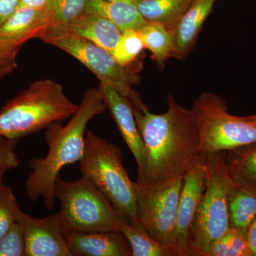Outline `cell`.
Listing matches in <instances>:
<instances>
[{
  "mask_svg": "<svg viewBox=\"0 0 256 256\" xmlns=\"http://www.w3.org/2000/svg\"><path fill=\"white\" fill-rule=\"evenodd\" d=\"M87 12L98 13L108 18L122 32L138 31L146 23L136 4L130 2L88 0Z\"/></svg>",
  "mask_w": 256,
  "mask_h": 256,
  "instance_id": "ac0fdd59",
  "label": "cell"
},
{
  "mask_svg": "<svg viewBox=\"0 0 256 256\" xmlns=\"http://www.w3.org/2000/svg\"><path fill=\"white\" fill-rule=\"evenodd\" d=\"M134 114L146 152V168L138 175L137 184L154 186L184 178L201 154L192 109L170 95L164 114H152L148 108Z\"/></svg>",
  "mask_w": 256,
  "mask_h": 256,
  "instance_id": "6da1fadb",
  "label": "cell"
},
{
  "mask_svg": "<svg viewBox=\"0 0 256 256\" xmlns=\"http://www.w3.org/2000/svg\"><path fill=\"white\" fill-rule=\"evenodd\" d=\"M88 4V0H50L46 9L52 20L50 28H68L86 12Z\"/></svg>",
  "mask_w": 256,
  "mask_h": 256,
  "instance_id": "603a6c76",
  "label": "cell"
},
{
  "mask_svg": "<svg viewBox=\"0 0 256 256\" xmlns=\"http://www.w3.org/2000/svg\"><path fill=\"white\" fill-rule=\"evenodd\" d=\"M8 171L6 170H0V190L5 186L4 183V176H6Z\"/></svg>",
  "mask_w": 256,
  "mask_h": 256,
  "instance_id": "d6a6232c",
  "label": "cell"
},
{
  "mask_svg": "<svg viewBox=\"0 0 256 256\" xmlns=\"http://www.w3.org/2000/svg\"><path fill=\"white\" fill-rule=\"evenodd\" d=\"M144 48H148L159 66H163L173 57L174 50V32L159 23L146 22L138 30Z\"/></svg>",
  "mask_w": 256,
  "mask_h": 256,
  "instance_id": "44dd1931",
  "label": "cell"
},
{
  "mask_svg": "<svg viewBox=\"0 0 256 256\" xmlns=\"http://www.w3.org/2000/svg\"><path fill=\"white\" fill-rule=\"evenodd\" d=\"M20 0H0V24L18 9Z\"/></svg>",
  "mask_w": 256,
  "mask_h": 256,
  "instance_id": "f546056e",
  "label": "cell"
},
{
  "mask_svg": "<svg viewBox=\"0 0 256 256\" xmlns=\"http://www.w3.org/2000/svg\"><path fill=\"white\" fill-rule=\"evenodd\" d=\"M80 172L127 218L138 220V190L131 180L118 146L88 131Z\"/></svg>",
  "mask_w": 256,
  "mask_h": 256,
  "instance_id": "277c9868",
  "label": "cell"
},
{
  "mask_svg": "<svg viewBox=\"0 0 256 256\" xmlns=\"http://www.w3.org/2000/svg\"><path fill=\"white\" fill-rule=\"evenodd\" d=\"M99 89L124 142L136 159L138 175L140 174L146 168V146L132 106L124 96L109 86L100 84Z\"/></svg>",
  "mask_w": 256,
  "mask_h": 256,
  "instance_id": "4fadbf2b",
  "label": "cell"
},
{
  "mask_svg": "<svg viewBox=\"0 0 256 256\" xmlns=\"http://www.w3.org/2000/svg\"><path fill=\"white\" fill-rule=\"evenodd\" d=\"M20 50H11L0 45V80L14 72L18 66Z\"/></svg>",
  "mask_w": 256,
  "mask_h": 256,
  "instance_id": "f1b7e54d",
  "label": "cell"
},
{
  "mask_svg": "<svg viewBox=\"0 0 256 256\" xmlns=\"http://www.w3.org/2000/svg\"><path fill=\"white\" fill-rule=\"evenodd\" d=\"M193 0H138L136 6L146 22L159 23L174 32Z\"/></svg>",
  "mask_w": 256,
  "mask_h": 256,
  "instance_id": "d6986e66",
  "label": "cell"
},
{
  "mask_svg": "<svg viewBox=\"0 0 256 256\" xmlns=\"http://www.w3.org/2000/svg\"><path fill=\"white\" fill-rule=\"evenodd\" d=\"M121 232L129 242L132 256H178L172 247L152 237L138 220L126 218Z\"/></svg>",
  "mask_w": 256,
  "mask_h": 256,
  "instance_id": "ffe728a7",
  "label": "cell"
},
{
  "mask_svg": "<svg viewBox=\"0 0 256 256\" xmlns=\"http://www.w3.org/2000/svg\"><path fill=\"white\" fill-rule=\"evenodd\" d=\"M73 256H130V246L122 232H67Z\"/></svg>",
  "mask_w": 256,
  "mask_h": 256,
  "instance_id": "5bb4252c",
  "label": "cell"
},
{
  "mask_svg": "<svg viewBox=\"0 0 256 256\" xmlns=\"http://www.w3.org/2000/svg\"><path fill=\"white\" fill-rule=\"evenodd\" d=\"M52 28V20L46 9L37 10L20 4L0 24V45L20 50L30 40L41 38Z\"/></svg>",
  "mask_w": 256,
  "mask_h": 256,
  "instance_id": "7c38bea8",
  "label": "cell"
},
{
  "mask_svg": "<svg viewBox=\"0 0 256 256\" xmlns=\"http://www.w3.org/2000/svg\"><path fill=\"white\" fill-rule=\"evenodd\" d=\"M200 140V152H228L256 142V122L228 112L222 96L204 92L192 108Z\"/></svg>",
  "mask_w": 256,
  "mask_h": 256,
  "instance_id": "52a82bcc",
  "label": "cell"
},
{
  "mask_svg": "<svg viewBox=\"0 0 256 256\" xmlns=\"http://www.w3.org/2000/svg\"><path fill=\"white\" fill-rule=\"evenodd\" d=\"M142 38L136 30L122 32L112 56L114 60L122 66L133 63L144 50Z\"/></svg>",
  "mask_w": 256,
  "mask_h": 256,
  "instance_id": "d4e9b609",
  "label": "cell"
},
{
  "mask_svg": "<svg viewBox=\"0 0 256 256\" xmlns=\"http://www.w3.org/2000/svg\"><path fill=\"white\" fill-rule=\"evenodd\" d=\"M50 0H20V4L37 10L46 9Z\"/></svg>",
  "mask_w": 256,
  "mask_h": 256,
  "instance_id": "1f68e13d",
  "label": "cell"
},
{
  "mask_svg": "<svg viewBox=\"0 0 256 256\" xmlns=\"http://www.w3.org/2000/svg\"><path fill=\"white\" fill-rule=\"evenodd\" d=\"M217 0H193L174 30L173 57L184 60L194 47L207 18Z\"/></svg>",
  "mask_w": 256,
  "mask_h": 256,
  "instance_id": "9a60e30c",
  "label": "cell"
},
{
  "mask_svg": "<svg viewBox=\"0 0 256 256\" xmlns=\"http://www.w3.org/2000/svg\"><path fill=\"white\" fill-rule=\"evenodd\" d=\"M68 30L112 55L122 33L108 18L88 12L74 22Z\"/></svg>",
  "mask_w": 256,
  "mask_h": 256,
  "instance_id": "e0dca14e",
  "label": "cell"
},
{
  "mask_svg": "<svg viewBox=\"0 0 256 256\" xmlns=\"http://www.w3.org/2000/svg\"><path fill=\"white\" fill-rule=\"evenodd\" d=\"M208 178L206 154H201L184 178L176 218L172 246L178 256H190V233L206 188Z\"/></svg>",
  "mask_w": 256,
  "mask_h": 256,
  "instance_id": "30bf717a",
  "label": "cell"
},
{
  "mask_svg": "<svg viewBox=\"0 0 256 256\" xmlns=\"http://www.w3.org/2000/svg\"><path fill=\"white\" fill-rule=\"evenodd\" d=\"M206 256H252L246 230L230 227L212 244Z\"/></svg>",
  "mask_w": 256,
  "mask_h": 256,
  "instance_id": "cb8c5ba5",
  "label": "cell"
},
{
  "mask_svg": "<svg viewBox=\"0 0 256 256\" xmlns=\"http://www.w3.org/2000/svg\"><path fill=\"white\" fill-rule=\"evenodd\" d=\"M246 118L248 120L252 121V122H256V114L252 116H248V117H246Z\"/></svg>",
  "mask_w": 256,
  "mask_h": 256,
  "instance_id": "836d02e7",
  "label": "cell"
},
{
  "mask_svg": "<svg viewBox=\"0 0 256 256\" xmlns=\"http://www.w3.org/2000/svg\"><path fill=\"white\" fill-rule=\"evenodd\" d=\"M106 110L100 89L90 88L68 124H54L46 128L48 153L45 158H34L28 163L31 172L25 182V192L32 202L42 200L47 210L54 208L56 183L60 172L68 165L80 162L85 152L88 124Z\"/></svg>",
  "mask_w": 256,
  "mask_h": 256,
  "instance_id": "7a4b0ae2",
  "label": "cell"
},
{
  "mask_svg": "<svg viewBox=\"0 0 256 256\" xmlns=\"http://www.w3.org/2000/svg\"><path fill=\"white\" fill-rule=\"evenodd\" d=\"M40 40L72 56L100 80L124 96L133 111L148 109L141 96L132 88L134 84L126 67L107 50L78 36L68 28H50Z\"/></svg>",
  "mask_w": 256,
  "mask_h": 256,
  "instance_id": "ba28073f",
  "label": "cell"
},
{
  "mask_svg": "<svg viewBox=\"0 0 256 256\" xmlns=\"http://www.w3.org/2000/svg\"><path fill=\"white\" fill-rule=\"evenodd\" d=\"M20 210L13 190L5 185L0 190V239L18 222Z\"/></svg>",
  "mask_w": 256,
  "mask_h": 256,
  "instance_id": "484cf974",
  "label": "cell"
},
{
  "mask_svg": "<svg viewBox=\"0 0 256 256\" xmlns=\"http://www.w3.org/2000/svg\"><path fill=\"white\" fill-rule=\"evenodd\" d=\"M248 242L252 256H256V217L247 230Z\"/></svg>",
  "mask_w": 256,
  "mask_h": 256,
  "instance_id": "4dcf8cb0",
  "label": "cell"
},
{
  "mask_svg": "<svg viewBox=\"0 0 256 256\" xmlns=\"http://www.w3.org/2000/svg\"><path fill=\"white\" fill-rule=\"evenodd\" d=\"M230 176L228 196L230 227L247 232L256 217V185L240 176Z\"/></svg>",
  "mask_w": 256,
  "mask_h": 256,
  "instance_id": "2e32d148",
  "label": "cell"
},
{
  "mask_svg": "<svg viewBox=\"0 0 256 256\" xmlns=\"http://www.w3.org/2000/svg\"><path fill=\"white\" fill-rule=\"evenodd\" d=\"M26 240V256H73L60 212L35 218L20 208L18 217Z\"/></svg>",
  "mask_w": 256,
  "mask_h": 256,
  "instance_id": "8fae6325",
  "label": "cell"
},
{
  "mask_svg": "<svg viewBox=\"0 0 256 256\" xmlns=\"http://www.w3.org/2000/svg\"><path fill=\"white\" fill-rule=\"evenodd\" d=\"M78 106L52 79L36 80L0 111V136L18 140L70 119Z\"/></svg>",
  "mask_w": 256,
  "mask_h": 256,
  "instance_id": "3957f363",
  "label": "cell"
},
{
  "mask_svg": "<svg viewBox=\"0 0 256 256\" xmlns=\"http://www.w3.org/2000/svg\"><path fill=\"white\" fill-rule=\"evenodd\" d=\"M18 140L0 136V170H10L16 169L20 164L16 149Z\"/></svg>",
  "mask_w": 256,
  "mask_h": 256,
  "instance_id": "83f0119b",
  "label": "cell"
},
{
  "mask_svg": "<svg viewBox=\"0 0 256 256\" xmlns=\"http://www.w3.org/2000/svg\"><path fill=\"white\" fill-rule=\"evenodd\" d=\"M26 252V240L21 225L15 223L0 239V256H23Z\"/></svg>",
  "mask_w": 256,
  "mask_h": 256,
  "instance_id": "4316f807",
  "label": "cell"
},
{
  "mask_svg": "<svg viewBox=\"0 0 256 256\" xmlns=\"http://www.w3.org/2000/svg\"><path fill=\"white\" fill-rule=\"evenodd\" d=\"M226 152L206 154L208 178L190 233V256H206L212 244L230 228L228 190L232 176Z\"/></svg>",
  "mask_w": 256,
  "mask_h": 256,
  "instance_id": "8992f818",
  "label": "cell"
},
{
  "mask_svg": "<svg viewBox=\"0 0 256 256\" xmlns=\"http://www.w3.org/2000/svg\"><path fill=\"white\" fill-rule=\"evenodd\" d=\"M226 163L230 175L256 185V142L226 152Z\"/></svg>",
  "mask_w": 256,
  "mask_h": 256,
  "instance_id": "7402d4cb",
  "label": "cell"
},
{
  "mask_svg": "<svg viewBox=\"0 0 256 256\" xmlns=\"http://www.w3.org/2000/svg\"><path fill=\"white\" fill-rule=\"evenodd\" d=\"M54 194L67 232H121L127 218L86 176L75 182L60 176Z\"/></svg>",
  "mask_w": 256,
  "mask_h": 256,
  "instance_id": "5b68a950",
  "label": "cell"
},
{
  "mask_svg": "<svg viewBox=\"0 0 256 256\" xmlns=\"http://www.w3.org/2000/svg\"><path fill=\"white\" fill-rule=\"evenodd\" d=\"M107 1H126L130 2L136 3L138 0H107Z\"/></svg>",
  "mask_w": 256,
  "mask_h": 256,
  "instance_id": "e575fe53",
  "label": "cell"
},
{
  "mask_svg": "<svg viewBox=\"0 0 256 256\" xmlns=\"http://www.w3.org/2000/svg\"><path fill=\"white\" fill-rule=\"evenodd\" d=\"M184 178L154 186L136 183L138 220L152 237L172 248Z\"/></svg>",
  "mask_w": 256,
  "mask_h": 256,
  "instance_id": "9c48e42d",
  "label": "cell"
}]
</instances>
